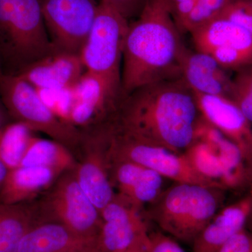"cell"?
<instances>
[{"instance_id":"6da1fadb","label":"cell","mask_w":252,"mask_h":252,"mask_svg":"<svg viewBox=\"0 0 252 252\" xmlns=\"http://www.w3.org/2000/svg\"><path fill=\"white\" fill-rule=\"evenodd\" d=\"M196 96L182 77L152 83L121 99L113 119L131 133L177 154L196 140Z\"/></svg>"},{"instance_id":"7a4b0ae2","label":"cell","mask_w":252,"mask_h":252,"mask_svg":"<svg viewBox=\"0 0 252 252\" xmlns=\"http://www.w3.org/2000/svg\"><path fill=\"white\" fill-rule=\"evenodd\" d=\"M166 0H149L130 23L123 52L122 96L138 88L182 77L188 48Z\"/></svg>"},{"instance_id":"3957f363","label":"cell","mask_w":252,"mask_h":252,"mask_svg":"<svg viewBox=\"0 0 252 252\" xmlns=\"http://www.w3.org/2000/svg\"><path fill=\"white\" fill-rule=\"evenodd\" d=\"M54 51L40 0H0V67L3 74L17 75Z\"/></svg>"},{"instance_id":"277c9868","label":"cell","mask_w":252,"mask_h":252,"mask_svg":"<svg viewBox=\"0 0 252 252\" xmlns=\"http://www.w3.org/2000/svg\"><path fill=\"white\" fill-rule=\"evenodd\" d=\"M223 189L176 183L149 205L147 218L175 240L193 243L220 211Z\"/></svg>"},{"instance_id":"5b68a950","label":"cell","mask_w":252,"mask_h":252,"mask_svg":"<svg viewBox=\"0 0 252 252\" xmlns=\"http://www.w3.org/2000/svg\"><path fill=\"white\" fill-rule=\"evenodd\" d=\"M102 129L109 158L135 162L176 183L220 189L216 183L200 175L185 154L175 153L133 135L118 125L113 118L102 124Z\"/></svg>"},{"instance_id":"8992f818","label":"cell","mask_w":252,"mask_h":252,"mask_svg":"<svg viewBox=\"0 0 252 252\" xmlns=\"http://www.w3.org/2000/svg\"><path fill=\"white\" fill-rule=\"evenodd\" d=\"M0 99L14 122L23 123L34 132H42L75 156L82 134L61 120L44 102L36 88L17 75L0 74Z\"/></svg>"},{"instance_id":"52a82bcc","label":"cell","mask_w":252,"mask_h":252,"mask_svg":"<svg viewBox=\"0 0 252 252\" xmlns=\"http://www.w3.org/2000/svg\"><path fill=\"white\" fill-rule=\"evenodd\" d=\"M33 203L38 222H56L82 236L98 238L100 212L81 188L74 169L63 173Z\"/></svg>"},{"instance_id":"ba28073f","label":"cell","mask_w":252,"mask_h":252,"mask_svg":"<svg viewBox=\"0 0 252 252\" xmlns=\"http://www.w3.org/2000/svg\"><path fill=\"white\" fill-rule=\"evenodd\" d=\"M130 22L103 0L80 51L86 71L122 89L124 42Z\"/></svg>"},{"instance_id":"9c48e42d","label":"cell","mask_w":252,"mask_h":252,"mask_svg":"<svg viewBox=\"0 0 252 252\" xmlns=\"http://www.w3.org/2000/svg\"><path fill=\"white\" fill-rule=\"evenodd\" d=\"M50 41L56 51L80 54L98 9L97 0H40Z\"/></svg>"},{"instance_id":"30bf717a","label":"cell","mask_w":252,"mask_h":252,"mask_svg":"<svg viewBox=\"0 0 252 252\" xmlns=\"http://www.w3.org/2000/svg\"><path fill=\"white\" fill-rule=\"evenodd\" d=\"M190 34L195 50L210 55L226 70L252 66V34L238 23L218 18Z\"/></svg>"},{"instance_id":"8fae6325","label":"cell","mask_w":252,"mask_h":252,"mask_svg":"<svg viewBox=\"0 0 252 252\" xmlns=\"http://www.w3.org/2000/svg\"><path fill=\"white\" fill-rule=\"evenodd\" d=\"M101 130L97 127L81 132L74 169L78 183L99 212L117 193L109 175L107 146Z\"/></svg>"},{"instance_id":"7c38bea8","label":"cell","mask_w":252,"mask_h":252,"mask_svg":"<svg viewBox=\"0 0 252 252\" xmlns=\"http://www.w3.org/2000/svg\"><path fill=\"white\" fill-rule=\"evenodd\" d=\"M74 101L69 124L83 132L100 126L117 112L122 89L85 71L73 86Z\"/></svg>"},{"instance_id":"4fadbf2b","label":"cell","mask_w":252,"mask_h":252,"mask_svg":"<svg viewBox=\"0 0 252 252\" xmlns=\"http://www.w3.org/2000/svg\"><path fill=\"white\" fill-rule=\"evenodd\" d=\"M100 215L98 246L101 252H126L148 242V228L141 209L122 195L116 193Z\"/></svg>"},{"instance_id":"5bb4252c","label":"cell","mask_w":252,"mask_h":252,"mask_svg":"<svg viewBox=\"0 0 252 252\" xmlns=\"http://www.w3.org/2000/svg\"><path fill=\"white\" fill-rule=\"evenodd\" d=\"M195 94L202 117L238 146L248 163L252 158V124L230 99Z\"/></svg>"},{"instance_id":"9a60e30c","label":"cell","mask_w":252,"mask_h":252,"mask_svg":"<svg viewBox=\"0 0 252 252\" xmlns=\"http://www.w3.org/2000/svg\"><path fill=\"white\" fill-rule=\"evenodd\" d=\"M111 181L118 194L142 210L162 193L164 177L160 174L125 160L108 157Z\"/></svg>"},{"instance_id":"2e32d148","label":"cell","mask_w":252,"mask_h":252,"mask_svg":"<svg viewBox=\"0 0 252 252\" xmlns=\"http://www.w3.org/2000/svg\"><path fill=\"white\" fill-rule=\"evenodd\" d=\"M80 54L54 51L23 69L18 77L38 90L70 87L85 72Z\"/></svg>"},{"instance_id":"e0dca14e","label":"cell","mask_w":252,"mask_h":252,"mask_svg":"<svg viewBox=\"0 0 252 252\" xmlns=\"http://www.w3.org/2000/svg\"><path fill=\"white\" fill-rule=\"evenodd\" d=\"M101 252L98 238L74 233L56 222H38L23 237L18 252Z\"/></svg>"},{"instance_id":"ac0fdd59","label":"cell","mask_w":252,"mask_h":252,"mask_svg":"<svg viewBox=\"0 0 252 252\" xmlns=\"http://www.w3.org/2000/svg\"><path fill=\"white\" fill-rule=\"evenodd\" d=\"M210 55L188 49L182 63V78L196 94L230 99L232 78Z\"/></svg>"},{"instance_id":"d6986e66","label":"cell","mask_w":252,"mask_h":252,"mask_svg":"<svg viewBox=\"0 0 252 252\" xmlns=\"http://www.w3.org/2000/svg\"><path fill=\"white\" fill-rule=\"evenodd\" d=\"M252 210V196L220 209L193 242L192 252H219L233 235L246 228Z\"/></svg>"},{"instance_id":"ffe728a7","label":"cell","mask_w":252,"mask_h":252,"mask_svg":"<svg viewBox=\"0 0 252 252\" xmlns=\"http://www.w3.org/2000/svg\"><path fill=\"white\" fill-rule=\"evenodd\" d=\"M61 172L42 167L20 166L10 170L0 190V203H30L47 191Z\"/></svg>"},{"instance_id":"44dd1931","label":"cell","mask_w":252,"mask_h":252,"mask_svg":"<svg viewBox=\"0 0 252 252\" xmlns=\"http://www.w3.org/2000/svg\"><path fill=\"white\" fill-rule=\"evenodd\" d=\"M34 203H0V252H18L23 237L35 223Z\"/></svg>"},{"instance_id":"7402d4cb","label":"cell","mask_w":252,"mask_h":252,"mask_svg":"<svg viewBox=\"0 0 252 252\" xmlns=\"http://www.w3.org/2000/svg\"><path fill=\"white\" fill-rule=\"evenodd\" d=\"M77 159L62 144L34 136L21 166L42 167L64 172L74 169Z\"/></svg>"},{"instance_id":"603a6c76","label":"cell","mask_w":252,"mask_h":252,"mask_svg":"<svg viewBox=\"0 0 252 252\" xmlns=\"http://www.w3.org/2000/svg\"><path fill=\"white\" fill-rule=\"evenodd\" d=\"M35 132L26 124L10 122L0 133V159L9 170L20 167Z\"/></svg>"},{"instance_id":"cb8c5ba5","label":"cell","mask_w":252,"mask_h":252,"mask_svg":"<svg viewBox=\"0 0 252 252\" xmlns=\"http://www.w3.org/2000/svg\"><path fill=\"white\" fill-rule=\"evenodd\" d=\"M232 0H198L189 15L182 32L190 33L204 25L220 18Z\"/></svg>"},{"instance_id":"d4e9b609","label":"cell","mask_w":252,"mask_h":252,"mask_svg":"<svg viewBox=\"0 0 252 252\" xmlns=\"http://www.w3.org/2000/svg\"><path fill=\"white\" fill-rule=\"evenodd\" d=\"M236 72L232 78L230 99L252 125V66Z\"/></svg>"},{"instance_id":"484cf974","label":"cell","mask_w":252,"mask_h":252,"mask_svg":"<svg viewBox=\"0 0 252 252\" xmlns=\"http://www.w3.org/2000/svg\"><path fill=\"white\" fill-rule=\"evenodd\" d=\"M73 86L58 89H36L48 107L67 124L74 101Z\"/></svg>"},{"instance_id":"4316f807","label":"cell","mask_w":252,"mask_h":252,"mask_svg":"<svg viewBox=\"0 0 252 252\" xmlns=\"http://www.w3.org/2000/svg\"><path fill=\"white\" fill-rule=\"evenodd\" d=\"M220 18L238 23L252 34V0H232Z\"/></svg>"},{"instance_id":"83f0119b","label":"cell","mask_w":252,"mask_h":252,"mask_svg":"<svg viewBox=\"0 0 252 252\" xmlns=\"http://www.w3.org/2000/svg\"><path fill=\"white\" fill-rule=\"evenodd\" d=\"M147 252H186L174 238L157 232L149 233Z\"/></svg>"},{"instance_id":"f1b7e54d","label":"cell","mask_w":252,"mask_h":252,"mask_svg":"<svg viewBox=\"0 0 252 252\" xmlns=\"http://www.w3.org/2000/svg\"><path fill=\"white\" fill-rule=\"evenodd\" d=\"M130 22L140 16L149 0H103Z\"/></svg>"},{"instance_id":"f546056e","label":"cell","mask_w":252,"mask_h":252,"mask_svg":"<svg viewBox=\"0 0 252 252\" xmlns=\"http://www.w3.org/2000/svg\"><path fill=\"white\" fill-rule=\"evenodd\" d=\"M174 21L182 32L184 23L198 0H166Z\"/></svg>"},{"instance_id":"4dcf8cb0","label":"cell","mask_w":252,"mask_h":252,"mask_svg":"<svg viewBox=\"0 0 252 252\" xmlns=\"http://www.w3.org/2000/svg\"><path fill=\"white\" fill-rule=\"evenodd\" d=\"M219 252H252V234L244 228L227 242Z\"/></svg>"},{"instance_id":"1f68e13d","label":"cell","mask_w":252,"mask_h":252,"mask_svg":"<svg viewBox=\"0 0 252 252\" xmlns=\"http://www.w3.org/2000/svg\"><path fill=\"white\" fill-rule=\"evenodd\" d=\"M13 122L12 119L10 117L7 111L5 108L4 104L0 99V133L3 129L6 127L10 122Z\"/></svg>"},{"instance_id":"d6a6232c","label":"cell","mask_w":252,"mask_h":252,"mask_svg":"<svg viewBox=\"0 0 252 252\" xmlns=\"http://www.w3.org/2000/svg\"><path fill=\"white\" fill-rule=\"evenodd\" d=\"M9 170V167L6 166L4 162L0 159V190L2 189Z\"/></svg>"},{"instance_id":"836d02e7","label":"cell","mask_w":252,"mask_h":252,"mask_svg":"<svg viewBox=\"0 0 252 252\" xmlns=\"http://www.w3.org/2000/svg\"><path fill=\"white\" fill-rule=\"evenodd\" d=\"M147 243H148V242L147 243L137 245V246L130 249L126 252H147Z\"/></svg>"},{"instance_id":"e575fe53","label":"cell","mask_w":252,"mask_h":252,"mask_svg":"<svg viewBox=\"0 0 252 252\" xmlns=\"http://www.w3.org/2000/svg\"><path fill=\"white\" fill-rule=\"evenodd\" d=\"M248 175H249V183L248 185L250 187V195L252 196V161L248 162Z\"/></svg>"},{"instance_id":"d590c367","label":"cell","mask_w":252,"mask_h":252,"mask_svg":"<svg viewBox=\"0 0 252 252\" xmlns=\"http://www.w3.org/2000/svg\"><path fill=\"white\" fill-rule=\"evenodd\" d=\"M246 229L250 231L252 234V210L251 214H250V217H249L248 223L246 225Z\"/></svg>"},{"instance_id":"8d00e7d4","label":"cell","mask_w":252,"mask_h":252,"mask_svg":"<svg viewBox=\"0 0 252 252\" xmlns=\"http://www.w3.org/2000/svg\"><path fill=\"white\" fill-rule=\"evenodd\" d=\"M1 73H2V71H1V67H0V74H1Z\"/></svg>"},{"instance_id":"74e56055","label":"cell","mask_w":252,"mask_h":252,"mask_svg":"<svg viewBox=\"0 0 252 252\" xmlns=\"http://www.w3.org/2000/svg\"><path fill=\"white\" fill-rule=\"evenodd\" d=\"M251 161H252V160H250V161H249L248 162H251Z\"/></svg>"},{"instance_id":"f35d334b","label":"cell","mask_w":252,"mask_h":252,"mask_svg":"<svg viewBox=\"0 0 252 252\" xmlns=\"http://www.w3.org/2000/svg\"></svg>"}]
</instances>
